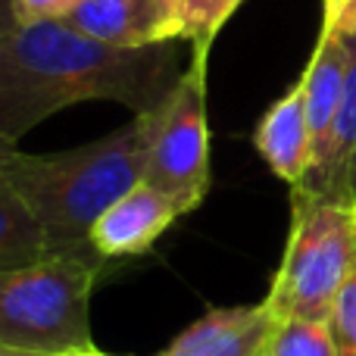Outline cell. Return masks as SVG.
I'll return each mask as SVG.
<instances>
[{
    "mask_svg": "<svg viewBox=\"0 0 356 356\" xmlns=\"http://www.w3.org/2000/svg\"><path fill=\"white\" fill-rule=\"evenodd\" d=\"M181 79L175 41L113 47L60 19L19 25L0 47V141L19 144L38 122L81 100H113L144 116Z\"/></svg>",
    "mask_w": 356,
    "mask_h": 356,
    "instance_id": "obj_1",
    "label": "cell"
},
{
    "mask_svg": "<svg viewBox=\"0 0 356 356\" xmlns=\"http://www.w3.org/2000/svg\"><path fill=\"white\" fill-rule=\"evenodd\" d=\"M154 113L131 116L106 138L60 154H25L3 147V172L41 222L50 253L97 257L91 228L122 194L144 181Z\"/></svg>",
    "mask_w": 356,
    "mask_h": 356,
    "instance_id": "obj_2",
    "label": "cell"
},
{
    "mask_svg": "<svg viewBox=\"0 0 356 356\" xmlns=\"http://www.w3.org/2000/svg\"><path fill=\"white\" fill-rule=\"evenodd\" d=\"M100 266V257L54 253L22 269H0V347L44 356L97 347L91 294Z\"/></svg>",
    "mask_w": 356,
    "mask_h": 356,
    "instance_id": "obj_3",
    "label": "cell"
},
{
    "mask_svg": "<svg viewBox=\"0 0 356 356\" xmlns=\"http://www.w3.org/2000/svg\"><path fill=\"white\" fill-rule=\"evenodd\" d=\"M356 272V207L291 194V234L266 294L275 319H328Z\"/></svg>",
    "mask_w": 356,
    "mask_h": 356,
    "instance_id": "obj_4",
    "label": "cell"
},
{
    "mask_svg": "<svg viewBox=\"0 0 356 356\" xmlns=\"http://www.w3.org/2000/svg\"><path fill=\"white\" fill-rule=\"evenodd\" d=\"M144 181L169 194L184 213L197 209L209 191L207 56H191L172 94L154 110Z\"/></svg>",
    "mask_w": 356,
    "mask_h": 356,
    "instance_id": "obj_5",
    "label": "cell"
},
{
    "mask_svg": "<svg viewBox=\"0 0 356 356\" xmlns=\"http://www.w3.org/2000/svg\"><path fill=\"white\" fill-rule=\"evenodd\" d=\"M184 209L169 194L141 181L122 194L91 228V247L104 263L147 253Z\"/></svg>",
    "mask_w": 356,
    "mask_h": 356,
    "instance_id": "obj_6",
    "label": "cell"
},
{
    "mask_svg": "<svg viewBox=\"0 0 356 356\" xmlns=\"http://www.w3.org/2000/svg\"><path fill=\"white\" fill-rule=\"evenodd\" d=\"M275 316L263 303L222 307L184 328L160 356H266Z\"/></svg>",
    "mask_w": 356,
    "mask_h": 356,
    "instance_id": "obj_7",
    "label": "cell"
},
{
    "mask_svg": "<svg viewBox=\"0 0 356 356\" xmlns=\"http://www.w3.org/2000/svg\"><path fill=\"white\" fill-rule=\"evenodd\" d=\"M344 38L350 44V69H347L338 116L307 178L297 188H291V194L328 197V200H344L356 207V35Z\"/></svg>",
    "mask_w": 356,
    "mask_h": 356,
    "instance_id": "obj_8",
    "label": "cell"
},
{
    "mask_svg": "<svg viewBox=\"0 0 356 356\" xmlns=\"http://www.w3.org/2000/svg\"><path fill=\"white\" fill-rule=\"evenodd\" d=\"M253 147L263 156V163L288 181L291 188L307 178L309 163H313V131H309L307 116V97H303V85H291L253 129Z\"/></svg>",
    "mask_w": 356,
    "mask_h": 356,
    "instance_id": "obj_9",
    "label": "cell"
},
{
    "mask_svg": "<svg viewBox=\"0 0 356 356\" xmlns=\"http://www.w3.org/2000/svg\"><path fill=\"white\" fill-rule=\"evenodd\" d=\"M60 22L113 47H150L172 41L154 0H79Z\"/></svg>",
    "mask_w": 356,
    "mask_h": 356,
    "instance_id": "obj_10",
    "label": "cell"
},
{
    "mask_svg": "<svg viewBox=\"0 0 356 356\" xmlns=\"http://www.w3.org/2000/svg\"><path fill=\"white\" fill-rule=\"evenodd\" d=\"M347 69H350V44H347V38L319 29L313 56H309L307 69L300 75L309 131H313V160L322 150V144H325L328 131L334 125V116H338V106L347 85Z\"/></svg>",
    "mask_w": 356,
    "mask_h": 356,
    "instance_id": "obj_11",
    "label": "cell"
},
{
    "mask_svg": "<svg viewBox=\"0 0 356 356\" xmlns=\"http://www.w3.org/2000/svg\"><path fill=\"white\" fill-rule=\"evenodd\" d=\"M3 147L6 144L0 141V269H22L54 253L41 222L25 207V200L3 172Z\"/></svg>",
    "mask_w": 356,
    "mask_h": 356,
    "instance_id": "obj_12",
    "label": "cell"
},
{
    "mask_svg": "<svg viewBox=\"0 0 356 356\" xmlns=\"http://www.w3.org/2000/svg\"><path fill=\"white\" fill-rule=\"evenodd\" d=\"M241 3L244 0H178V41H188L194 56L209 60L213 41Z\"/></svg>",
    "mask_w": 356,
    "mask_h": 356,
    "instance_id": "obj_13",
    "label": "cell"
},
{
    "mask_svg": "<svg viewBox=\"0 0 356 356\" xmlns=\"http://www.w3.org/2000/svg\"><path fill=\"white\" fill-rule=\"evenodd\" d=\"M266 356H338L328 319H275Z\"/></svg>",
    "mask_w": 356,
    "mask_h": 356,
    "instance_id": "obj_14",
    "label": "cell"
},
{
    "mask_svg": "<svg viewBox=\"0 0 356 356\" xmlns=\"http://www.w3.org/2000/svg\"><path fill=\"white\" fill-rule=\"evenodd\" d=\"M328 328H332L338 356H356V272L347 278L328 313Z\"/></svg>",
    "mask_w": 356,
    "mask_h": 356,
    "instance_id": "obj_15",
    "label": "cell"
},
{
    "mask_svg": "<svg viewBox=\"0 0 356 356\" xmlns=\"http://www.w3.org/2000/svg\"><path fill=\"white\" fill-rule=\"evenodd\" d=\"M75 3L79 0H13L19 25L44 22V19H63Z\"/></svg>",
    "mask_w": 356,
    "mask_h": 356,
    "instance_id": "obj_16",
    "label": "cell"
},
{
    "mask_svg": "<svg viewBox=\"0 0 356 356\" xmlns=\"http://www.w3.org/2000/svg\"><path fill=\"white\" fill-rule=\"evenodd\" d=\"M322 29L356 35V0H322Z\"/></svg>",
    "mask_w": 356,
    "mask_h": 356,
    "instance_id": "obj_17",
    "label": "cell"
},
{
    "mask_svg": "<svg viewBox=\"0 0 356 356\" xmlns=\"http://www.w3.org/2000/svg\"><path fill=\"white\" fill-rule=\"evenodd\" d=\"M16 29H19V19H16V6H13V0H0V47L10 41Z\"/></svg>",
    "mask_w": 356,
    "mask_h": 356,
    "instance_id": "obj_18",
    "label": "cell"
},
{
    "mask_svg": "<svg viewBox=\"0 0 356 356\" xmlns=\"http://www.w3.org/2000/svg\"><path fill=\"white\" fill-rule=\"evenodd\" d=\"M154 3H156V10H160V16L166 19L172 41H178V0H154Z\"/></svg>",
    "mask_w": 356,
    "mask_h": 356,
    "instance_id": "obj_19",
    "label": "cell"
},
{
    "mask_svg": "<svg viewBox=\"0 0 356 356\" xmlns=\"http://www.w3.org/2000/svg\"><path fill=\"white\" fill-rule=\"evenodd\" d=\"M63 356H113V353H104L97 347H88V350H75V353H63Z\"/></svg>",
    "mask_w": 356,
    "mask_h": 356,
    "instance_id": "obj_20",
    "label": "cell"
},
{
    "mask_svg": "<svg viewBox=\"0 0 356 356\" xmlns=\"http://www.w3.org/2000/svg\"><path fill=\"white\" fill-rule=\"evenodd\" d=\"M0 356H44V353H22V350H3L0 347Z\"/></svg>",
    "mask_w": 356,
    "mask_h": 356,
    "instance_id": "obj_21",
    "label": "cell"
}]
</instances>
